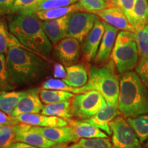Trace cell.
Here are the masks:
<instances>
[{
    "label": "cell",
    "mask_w": 148,
    "mask_h": 148,
    "mask_svg": "<svg viewBox=\"0 0 148 148\" xmlns=\"http://www.w3.org/2000/svg\"><path fill=\"white\" fill-rule=\"evenodd\" d=\"M41 56L24 47L12 34L5 59L7 69L15 86L31 84L45 75L48 64Z\"/></svg>",
    "instance_id": "1"
},
{
    "label": "cell",
    "mask_w": 148,
    "mask_h": 148,
    "mask_svg": "<svg viewBox=\"0 0 148 148\" xmlns=\"http://www.w3.org/2000/svg\"><path fill=\"white\" fill-rule=\"evenodd\" d=\"M8 29L20 43L29 50L42 56H47L53 45L47 38L41 20L36 13L11 14L8 17Z\"/></svg>",
    "instance_id": "2"
},
{
    "label": "cell",
    "mask_w": 148,
    "mask_h": 148,
    "mask_svg": "<svg viewBox=\"0 0 148 148\" xmlns=\"http://www.w3.org/2000/svg\"><path fill=\"white\" fill-rule=\"evenodd\" d=\"M118 109L124 118L148 114V89L137 73L127 71L119 79Z\"/></svg>",
    "instance_id": "3"
},
{
    "label": "cell",
    "mask_w": 148,
    "mask_h": 148,
    "mask_svg": "<svg viewBox=\"0 0 148 148\" xmlns=\"http://www.w3.org/2000/svg\"><path fill=\"white\" fill-rule=\"evenodd\" d=\"M113 61L101 66H91L88 70V80L79 92L97 90L103 96L107 103L118 107L119 95V79L114 71Z\"/></svg>",
    "instance_id": "4"
},
{
    "label": "cell",
    "mask_w": 148,
    "mask_h": 148,
    "mask_svg": "<svg viewBox=\"0 0 148 148\" xmlns=\"http://www.w3.org/2000/svg\"><path fill=\"white\" fill-rule=\"evenodd\" d=\"M111 58L121 74L131 71L137 65L138 51L135 32L121 31L117 34Z\"/></svg>",
    "instance_id": "5"
},
{
    "label": "cell",
    "mask_w": 148,
    "mask_h": 148,
    "mask_svg": "<svg viewBox=\"0 0 148 148\" xmlns=\"http://www.w3.org/2000/svg\"><path fill=\"white\" fill-rule=\"evenodd\" d=\"M106 104V101L99 92L90 90L74 95L71 99L70 109L75 117L86 120L95 115Z\"/></svg>",
    "instance_id": "6"
},
{
    "label": "cell",
    "mask_w": 148,
    "mask_h": 148,
    "mask_svg": "<svg viewBox=\"0 0 148 148\" xmlns=\"http://www.w3.org/2000/svg\"><path fill=\"white\" fill-rule=\"evenodd\" d=\"M112 143L115 148H143L134 129L123 116L119 115L109 123Z\"/></svg>",
    "instance_id": "7"
},
{
    "label": "cell",
    "mask_w": 148,
    "mask_h": 148,
    "mask_svg": "<svg viewBox=\"0 0 148 148\" xmlns=\"http://www.w3.org/2000/svg\"><path fill=\"white\" fill-rule=\"evenodd\" d=\"M98 18L97 14L89 12L76 11L71 13L68 21L66 37L76 38L82 42Z\"/></svg>",
    "instance_id": "8"
},
{
    "label": "cell",
    "mask_w": 148,
    "mask_h": 148,
    "mask_svg": "<svg viewBox=\"0 0 148 148\" xmlns=\"http://www.w3.org/2000/svg\"><path fill=\"white\" fill-rule=\"evenodd\" d=\"M16 134V141H21L38 148H53L60 145L47 139L43 135L34 130L31 125L19 123L13 125Z\"/></svg>",
    "instance_id": "9"
},
{
    "label": "cell",
    "mask_w": 148,
    "mask_h": 148,
    "mask_svg": "<svg viewBox=\"0 0 148 148\" xmlns=\"http://www.w3.org/2000/svg\"><path fill=\"white\" fill-rule=\"evenodd\" d=\"M80 51V42L72 37H65L54 45L55 56L66 66L78 60Z\"/></svg>",
    "instance_id": "10"
},
{
    "label": "cell",
    "mask_w": 148,
    "mask_h": 148,
    "mask_svg": "<svg viewBox=\"0 0 148 148\" xmlns=\"http://www.w3.org/2000/svg\"><path fill=\"white\" fill-rule=\"evenodd\" d=\"M104 32V25L99 17L96 20L91 30L82 42L81 51L87 62L95 60Z\"/></svg>",
    "instance_id": "11"
},
{
    "label": "cell",
    "mask_w": 148,
    "mask_h": 148,
    "mask_svg": "<svg viewBox=\"0 0 148 148\" xmlns=\"http://www.w3.org/2000/svg\"><path fill=\"white\" fill-rule=\"evenodd\" d=\"M95 14L108 23L121 31H129L135 32V29L130 23L124 12L118 6H109L103 10L95 12Z\"/></svg>",
    "instance_id": "12"
},
{
    "label": "cell",
    "mask_w": 148,
    "mask_h": 148,
    "mask_svg": "<svg viewBox=\"0 0 148 148\" xmlns=\"http://www.w3.org/2000/svg\"><path fill=\"white\" fill-rule=\"evenodd\" d=\"M34 130L38 131L47 139L58 144H66L77 142L79 139L70 125L62 127H40L31 125Z\"/></svg>",
    "instance_id": "13"
},
{
    "label": "cell",
    "mask_w": 148,
    "mask_h": 148,
    "mask_svg": "<svg viewBox=\"0 0 148 148\" xmlns=\"http://www.w3.org/2000/svg\"><path fill=\"white\" fill-rule=\"evenodd\" d=\"M39 96L38 88H29L26 90L25 95L11 114V116H16L22 114L39 113L43 108Z\"/></svg>",
    "instance_id": "14"
},
{
    "label": "cell",
    "mask_w": 148,
    "mask_h": 148,
    "mask_svg": "<svg viewBox=\"0 0 148 148\" xmlns=\"http://www.w3.org/2000/svg\"><path fill=\"white\" fill-rule=\"evenodd\" d=\"M104 25V32L101 38L99 49L94 61L97 64L108 62L111 57L112 49L115 43L118 29L108 23L103 21Z\"/></svg>",
    "instance_id": "15"
},
{
    "label": "cell",
    "mask_w": 148,
    "mask_h": 148,
    "mask_svg": "<svg viewBox=\"0 0 148 148\" xmlns=\"http://www.w3.org/2000/svg\"><path fill=\"white\" fill-rule=\"evenodd\" d=\"M70 14L56 19L42 21V25L44 31L53 45H56L62 38L66 37Z\"/></svg>",
    "instance_id": "16"
},
{
    "label": "cell",
    "mask_w": 148,
    "mask_h": 148,
    "mask_svg": "<svg viewBox=\"0 0 148 148\" xmlns=\"http://www.w3.org/2000/svg\"><path fill=\"white\" fill-rule=\"evenodd\" d=\"M19 123L40 127H62L68 125L66 120L39 113L22 114L15 116Z\"/></svg>",
    "instance_id": "17"
},
{
    "label": "cell",
    "mask_w": 148,
    "mask_h": 148,
    "mask_svg": "<svg viewBox=\"0 0 148 148\" xmlns=\"http://www.w3.org/2000/svg\"><path fill=\"white\" fill-rule=\"evenodd\" d=\"M120 114L121 113L118 107L111 106L107 103L106 106L98 111L91 118L86 119V121L101 130L108 135H111L112 131L109 123Z\"/></svg>",
    "instance_id": "18"
},
{
    "label": "cell",
    "mask_w": 148,
    "mask_h": 148,
    "mask_svg": "<svg viewBox=\"0 0 148 148\" xmlns=\"http://www.w3.org/2000/svg\"><path fill=\"white\" fill-rule=\"evenodd\" d=\"M68 125L73 130V132L78 139L79 138H108V135L97 127L86 121V120L68 119Z\"/></svg>",
    "instance_id": "19"
},
{
    "label": "cell",
    "mask_w": 148,
    "mask_h": 148,
    "mask_svg": "<svg viewBox=\"0 0 148 148\" xmlns=\"http://www.w3.org/2000/svg\"><path fill=\"white\" fill-rule=\"evenodd\" d=\"M66 77L62 80L66 84L75 88L84 86L88 80V71L83 64H71L66 66Z\"/></svg>",
    "instance_id": "20"
},
{
    "label": "cell",
    "mask_w": 148,
    "mask_h": 148,
    "mask_svg": "<svg viewBox=\"0 0 148 148\" xmlns=\"http://www.w3.org/2000/svg\"><path fill=\"white\" fill-rule=\"evenodd\" d=\"M26 90L3 91L0 92V110L11 115L12 112L25 95Z\"/></svg>",
    "instance_id": "21"
},
{
    "label": "cell",
    "mask_w": 148,
    "mask_h": 148,
    "mask_svg": "<svg viewBox=\"0 0 148 148\" xmlns=\"http://www.w3.org/2000/svg\"><path fill=\"white\" fill-rule=\"evenodd\" d=\"M70 105V100L46 104V106L42 109L41 114L48 116H58L65 120L72 119L73 116L71 112Z\"/></svg>",
    "instance_id": "22"
},
{
    "label": "cell",
    "mask_w": 148,
    "mask_h": 148,
    "mask_svg": "<svg viewBox=\"0 0 148 148\" xmlns=\"http://www.w3.org/2000/svg\"><path fill=\"white\" fill-rule=\"evenodd\" d=\"M147 25H148V1L134 0L132 26L135 29V32Z\"/></svg>",
    "instance_id": "23"
},
{
    "label": "cell",
    "mask_w": 148,
    "mask_h": 148,
    "mask_svg": "<svg viewBox=\"0 0 148 148\" xmlns=\"http://www.w3.org/2000/svg\"><path fill=\"white\" fill-rule=\"evenodd\" d=\"M76 11H81L77 3L69 6L61 7L53 9H48V10H39L36 12L37 16L41 21H47L58 18L62 16H64L68 14L73 13Z\"/></svg>",
    "instance_id": "24"
},
{
    "label": "cell",
    "mask_w": 148,
    "mask_h": 148,
    "mask_svg": "<svg viewBox=\"0 0 148 148\" xmlns=\"http://www.w3.org/2000/svg\"><path fill=\"white\" fill-rule=\"evenodd\" d=\"M40 100L45 104L60 102L66 100H71L73 97L74 93L60 90L40 89L39 90Z\"/></svg>",
    "instance_id": "25"
},
{
    "label": "cell",
    "mask_w": 148,
    "mask_h": 148,
    "mask_svg": "<svg viewBox=\"0 0 148 148\" xmlns=\"http://www.w3.org/2000/svg\"><path fill=\"white\" fill-rule=\"evenodd\" d=\"M135 35L139 58V62L136 66H140L148 61V25L136 31Z\"/></svg>",
    "instance_id": "26"
},
{
    "label": "cell",
    "mask_w": 148,
    "mask_h": 148,
    "mask_svg": "<svg viewBox=\"0 0 148 148\" xmlns=\"http://www.w3.org/2000/svg\"><path fill=\"white\" fill-rule=\"evenodd\" d=\"M127 121L134 129L140 143H144L148 139V114L128 117Z\"/></svg>",
    "instance_id": "27"
},
{
    "label": "cell",
    "mask_w": 148,
    "mask_h": 148,
    "mask_svg": "<svg viewBox=\"0 0 148 148\" xmlns=\"http://www.w3.org/2000/svg\"><path fill=\"white\" fill-rule=\"evenodd\" d=\"M40 0H16L10 14H31L38 12Z\"/></svg>",
    "instance_id": "28"
},
{
    "label": "cell",
    "mask_w": 148,
    "mask_h": 148,
    "mask_svg": "<svg viewBox=\"0 0 148 148\" xmlns=\"http://www.w3.org/2000/svg\"><path fill=\"white\" fill-rule=\"evenodd\" d=\"M15 85L11 80L6 66V59L4 53H0V92L13 89Z\"/></svg>",
    "instance_id": "29"
},
{
    "label": "cell",
    "mask_w": 148,
    "mask_h": 148,
    "mask_svg": "<svg viewBox=\"0 0 148 148\" xmlns=\"http://www.w3.org/2000/svg\"><path fill=\"white\" fill-rule=\"evenodd\" d=\"M76 144L82 148H115L108 138H81Z\"/></svg>",
    "instance_id": "30"
},
{
    "label": "cell",
    "mask_w": 148,
    "mask_h": 148,
    "mask_svg": "<svg viewBox=\"0 0 148 148\" xmlns=\"http://www.w3.org/2000/svg\"><path fill=\"white\" fill-rule=\"evenodd\" d=\"M42 89L60 90L71 92L72 93H79V88H75L67 85L63 80L56 78H49L42 83L41 86Z\"/></svg>",
    "instance_id": "31"
},
{
    "label": "cell",
    "mask_w": 148,
    "mask_h": 148,
    "mask_svg": "<svg viewBox=\"0 0 148 148\" xmlns=\"http://www.w3.org/2000/svg\"><path fill=\"white\" fill-rule=\"evenodd\" d=\"M77 4L81 11L92 13L110 6L104 0H78Z\"/></svg>",
    "instance_id": "32"
},
{
    "label": "cell",
    "mask_w": 148,
    "mask_h": 148,
    "mask_svg": "<svg viewBox=\"0 0 148 148\" xmlns=\"http://www.w3.org/2000/svg\"><path fill=\"white\" fill-rule=\"evenodd\" d=\"M12 33L3 18H0V53H6L8 50Z\"/></svg>",
    "instance_id": "33"
},
{
    "label": "cell",
    "mask_w": 148,
    "mask_h": 148,
    "mask_svg": "<svg viewBox=\"0 0 148 148\" xmlns=\"http://www.w3.org/2000/svg\"><path fill=\"white\" fill-rule=\"evenodd\" d=\"M77 1L78 0H40L38 5V11L69 6Z\"/></svg>",
    "instance_id": "34"
},
{
    "label": "cell",
    "mask_w": 148,
    "mask_h": 148,
    "mask_svg": "<svg viewBox=\"0 0 148 148\" xmlns=\"http://www.w3.org/2000/svg\"><path fill=\"white\" fill-rule=\"evenodd\" d=\"M16 141V134L13 125L1 127L0 132V148L6 147Z\"/></svg>",
    "instance_id": "35"
},
{
    "label": "cell",
    "mask_w": 148,
    "mask_h": 148,
    "mask_svg": "<svg viewBox=\"0 0 148 148\" xmlns=\"http://www.w3.org/2000/svg\"><path fill=\"white\" fill-rule=\"evenodd\" d=\"M134 0H119L118 7L123 10L125 16L131 25H132L134 19Z\"/></svg>",
    "instance_id": "36"
},
{
    "label": "cell",
    "mask_w": 148,
    "mask_h": 148,
    "mask_svg": "<svg viewBox=\"0 0 148 148\" xmlns=\"http://www.w3.org/2000/svg\"><path fill=\"white\" fill-rule=\"evenodd\" d=\"M18 123H19V122L15 116H11L0 110V127L14 125Z\"/></svg>",
    "instance_id": "37"
},
{
    "label": "cell",
    "mask_w": 148,
    "mask_h": 148,
    "mask_svg": "<svg viewBox=\"0 0 148 148\" xmlns=\"http://www.w3.org/2000/svg\"><path fill=\"white\" fill-rule=\"evenodd\" d=\"M16 0H0V16L10 14Z\"/></svg>",
    "instance_id": "38"
},
{
    "label": "cell",
    "mask_w": 148,
    "mask_h": 148,
    "mask_svg": "<svg viewBox=\"0 0 148 148\" xmlns=\"http://www.w3.org/2000/svg\"><path fill=\"white\" fill-rule=\"evenodd\" d=\"M136 71L146 86L148 87V61L140 66H136Z\"/></svg>",
    "instance_id": "39"
},
{
    "label": "cell",
    "mask_w": 148,
    "mask_h": 148,
    "mask_svg": "<svg viewBox=\"0 0 148 148\" xmlns=\"http://www.w3.org/2000/svg\"><path fill=\"white\" fill-rule=\"evenodd\" d=\"M53 77L64 79L66 77V71L64 66L60 63H54L53 65Z\"/></svg>",
    "instance_id": "40"
},
{
    "label": "cell",
    "mask_w": 148,
    "mask_h": 148,
    "mask_svg": "<svg viewBox=\"0 0 148 148\" xmlns=\"http://www.w3.org/2000/svg\"><path fill=\"white\" fill-rule=\"evenodd\" d=\"M4 148H38L21 141H15L8 147Z\"/></svg>",
    "instance_id": "41"
},
{
    "label": "cell",
    "mask_w": 148,
    "mask_h": 148,
    "mask_svg": "<svg viewBox=\"0 0 148 148\" xmlns=\"http://www.w3.org/2000/svg\"><path fill=\"white\" fill-rule=\"evenodd\" d=\"M118 1L119 0H108V3L110 6H118Z\"/></svg>",
    "instance_id": "42"
},
{
    "label": "cell",
    "mask_w": 148,
    "mask_h": 148,
    "mask_svg": "<svg viewBox=\"0 0 148 148\" xmlns=\"http://www.w3.org/2000/svg\"><path fill=\"white\" fill-rule=\"evenodd\" d=\"M53 148H68V147L66 145H64V144H60V145L56 146Z\"/></svg>",
    "instance_id": "43"
},
{
    "label": "cell",
    "mask_w": 148,
    "mask_h": 148,
    "mask_svg": "<svg viewBox=\"0 0 148 148\" xmlns=\"http://www.w3.org/2000/svg\"><path fill=\"white\" fill-rule=\"evenodd\" d=\"M68 148H82V147H79V146H78L76 143H75V144H73V145H71V146H69V147H68Z\"/></svg>",
    "instance_id": "44"
},
{
    "label": "cell",
    "mask_w": 148,
    "mask_h": 148,
    "mask_svg": "<svg viewBox=\"0 0 148 148\" xmlns=\"http://www.w3.org/2000/svg\"><path fill=\"white\" fill-rule=\"evenodd\" d=\"M144 148H148V139L147 140V142H146V143L145 144V147Z\"/></svg>",
    "instance_id": "45"
},
{
    "label": "cell",
    "mask_w": 148,
    "mask_h": 148,
    "mask_svg": "<svg viewBox=\"0 0 148 148\" xmlns=\"http://www.w3.org/2000/svg\"><path fill=\"white\" fill-rule=\"evenodd\" d=\"M104 1H106V2H107V3H108V0H104Z\"/></svg>",
    "instance_id": "46"
},
{
    "label": "cell",
    "mask_w": 148,
    "mask_h": 148,
    "mask_svg": "<svg viewBox=\"0 0 148 148\" xmlns=\"http://www.w3.org/2000/svg\"><path fill=\"white\" fill-rule=\"evenodd\" d=\"M1 127H0V132H1Z\"/></svg>",
    "instance_id": "47"
}]
</instances>
